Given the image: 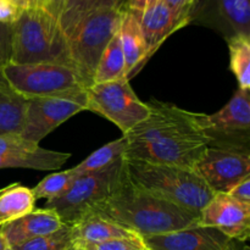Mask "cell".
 Listing matches in <instances>:
<instances>
[{"mask_svg":"<svg viewBox=\"0 0 250 250\" xmlns=\"http://www.w3.org/2000/svg\"><path fill=\"white\" fill-rule=\"evenodd\" d=\"M127 78L126 60L120 44L119 37L116 36L110 41L104 53L100 56L92 77L93 83H105Z\"/></svg>","mask_w":250,"mask_h":250,"instance_id":"cell-22","label":"cell"},{"mask_svg":"<svg viewBox=\"0 0 250 250\" xmlns=\"http://www.w3.org/2000/svg\"><path fill=\"white\" fill-rule=\"evenodd\" d=\"M205 127L212 139L248 142L250 129L249 90L238 88L229 103L217 112L204 116Z\"/></svg>","mask_w":250,"mask_h":250,"instance_id":"cell-13","label":"cell"},{"mask_svg":"<svg viewBox=\"0 0 250 250\" xmlns=\"http://www.w3.org/2000/svg\"><path fill=\"white\" fill-rule=\"evenodd\" d=\"M122 177L124 158L109 167L77 176L70 188L56 199L46 202L45 208L55 211L63 225L71 226L107 199L119 187Z\"/></svg>","mask_w":250,"mask_h":250,"instance_id":"cell-6","label":"cell"},{"mask_svg":"<svg viewBox=\"0 0 250 250\" xmlns=\"http://www.w3.org/2000/svg\"><path fill=\"white\" fill-rule=\"evenodd\" d=\"M199 224L217 229L231 241L246 242L250 234V205L227 193H215L199 212Z\"/></svg>","mask_w":250,"mask_h":250,"instance_id":"cell-11","label":"cell"},{"mask_svg":"<svg viewBox=\"0 0 250 250\" xmlns=\"http://www.w3.org/2000/svg\"><path fill=\"white\" fill-rule=\"evenodd\" d=\"M232 250H234V249H232Z\"/></svg>","mask_w":250,"mask_h":250,"instance_id":"cell-42","label":"cell"},{"mask_svg":"<svg viewBox=\"0 0 250 250\" xmlns=\"http://www.w3.org/2000/svg\"><path fill=\"white\" fill-rule=\"evenodd\" d=\"M149 116L122 134L125 160L171 165L193 170L212 137L205 127V114L188 111L170 103L146 102Z\"/></svg>","mask_w":250,"mask_h":250,"instance_id":"cell-1","label":"cell"},{"mask_svg":"<svg viewBox=\"0 0 250 250\" xmlns=\"http://www.w3.org/2000/svg\"><path fill=\"white\" fill-rule=\"evenodd\" d=\"M163 1L177 14L193 19V12L198 0H163Z\"/></svg>","mask_w":250,"mask_h":250,"instance_id":"cell-33","label":"cell"},{"mask_svg":"<svg viewBox=\"0 0 250 250\" xmlns=\"http://www.w3.org/2000/svg\"><path fill=\"white\" fill-rule=\"evenodd\" d=\"M72 247V233L70 225H62L60 229L50 234L37 237L19 244L12 250H70Z\"/></svg>","mask_w":250,"mask_h":250,"instance_id":"cell-27","label":"cell"},{"mask_svg":"<svg viewBox=\"0 0 250 250\" xmlns=\"http://www.w3.org/2000/svg\"><path fill=\"white\" fill-rule=\"evenodd\" d=\"M60 217L50 209H34L29 214L1 226V233L9 248L37 237L50 234L62 227Z\"/></svg>","mask_w":250,"mask_h":250,"instance_id":"cell-15","label":"cell"},{"mask_svg":"<svg viewBox=\"0 0 250 250\" xmlns=\"http://www.w3.org/2000/svg\"><path fill=\"white\" fill-rule=\"evenodd\" d=\"M1 71L7 84L26 99L72 94L90 85L75 67L60 63L7 62Z\"/></svg>","mask_w":250,"mask_h":250,"instance_id":"cell-5","label":"cell"},{"mask_svg":"<svg viewBox=\"0 0 250 250\" xmlns=\"http://www.w3.org/2000/svg\"><path fill=\"white\" fill-rule=\"evenodd\" d=\"M133 14L138 19L143 33L146 50H148V59L153 56V54L171 34L192 21L190 17L183 16L173 11L163 0L144 11L133 12Z\"/></svg>","mask_w":250,"mask_h":250,"instance_id":"cell-14","label":"cell"},{"mask_svg":"<svg viewBox=\"0 0 250 250\" xmlns=\"http://www.w3.org/2000/svg\"><path fill=\"white\" fill-rule=\"evenodd\" d=\"M77 248V247H76ZM87 250H148L143 239L141 237H132V238H119L112 241L104 242L94 246L83 247Z\"/></svg>","mask_w":250,"mask_h":250,"instance_id":"cell-29","label":"cell"},{"mask_svg":"<svg viewBox=\"0 0 250 250\" xmlns=\"http://www.w3.org/2000/svg\"><path fill=\"white\" fill-rule=\"evenodd\" d=\"M23 12L19 0H0V23L12 26Z\"/></svg>","mask_w":250,"mask_h":250,"instance_id":"cell-30","label":"cell"},{"mask_svg":"<svg viewBox=\"0 0 250 250\" xmlns=\"http://www.w3.org/2000/svg\"><path fill=\"white\" fill-rule=\"evenodd\" d=\"M216 11L231 36L250 37V0H215Z\"/></svg>","mask_w":250,"mask_h":250,"instance_id":"cell-23","label":"cell"},{"mask_svg":"<svg viewBox=\"0 0 250 250\" xmlns=\"http://www.w3.org/2000/svg\"><path fill=\"white\" fill-rule=\"evenodd\" d=\"M120 44L126 60L127 80H131L149 60L148 50L138 19L129 10L124 9L117 31Z\"/></svg>","mask_w":250,"mask_h":250,"instance_id":"cell-17","label":"cell"},{"mask_svg":"<svg viewBox=\"0 0 250 250\" xmlns=\"http://www.w3.org/2000/svg\"><path fill=\"white\" fill-rule=\"evenodd\" d=\"M49 4V0H38V9H44L48 6Z\"/></svg>","mask_w":250,"mask_h":250,"instance_id":"cell-38","label":"cell"},{"mask_svg":"<svg viewBox=\"0 0 250 250\" xmlns=\"http://www.w3.org/2000/svg\"><path fill=\"white\" fill-rule=\"evenodd\" d=\"M148 250H232L233 243L229 238L211 227L202 225L168 232L158 236L144 237Z\"/></svg>","mask_w":250,"mask_h":250,"instance_id":"cell-12","label":"cell"},{"mask_svg":"<svg viewBox=\"0 0 250 250\" xmlns=\"http://www.w3.org/2000/svg\"><path fill=\"white\" fill-rule=\"evenodd\" d=\"M89 212L129 229L141 238L199 225V214L176 207L134 187L127 180L125 168L119 187Z\"/></svg>","mask_w":250,"mask_h":250,"instance_id":"cell-2","label":"cell"},{"mask_svg":"<svg viewBox=\"0 0 250 250\" xmlns=\"http://www.w3.org/2000/svg\"><path fill=\"white\" fill-rule=\"evenodd\" d=\"M85 95L87 110L111 121L122 134L149 116V106L137 97L127 78L93 83L85 89Z\"/></svg>","mask_w":250,"mask_h":250,"instance_id":"cell-9","label":"cell"},{"mask_svg":"<svg viewBox=\"0 0 250 250\" xmlns=\"http://www.w3.org/2000/svg\"><path fill=\"white\" fill-rule=\"evenodd\" d=\"M76 177L77 175L73 172L72 168L53 173L43 178L38 185H36V187L31 188L32 193L36 200L46 199V202H50L62 195L70 188Z\"/></svg>","mask_w":250,"mask_h":250,"instance_id":"cell-26","label":"cell"},{"mask_svg":"<svg viewBox=\"0 0 250 250\" xmlns=\"http://www.w3.org/2000/svg\"><path fill=\"white\" fill-rule=\"evenodd\" d=\"M124 168L134 187L195 214H199L215 194L189 168L125 159Z\"/></svg>","mask_w":250,"mask_h":250,"instance_id":"cell-3","label":"cell"},{"mask_svg":"<svg viewBox=\"0 0 250 250\" xmlns=\"http://www.w3.org/2000/svg\"><path fill=\"white\" fill-rule=\"evenodd\" d=\"M158 1H160V0H126V7L125 9L133 12H141L148 9V7L153 6Z\"/></svg>","mask_w":250,"mask_h":250,"instance_id":"cell-34","label":"cell"},{"mask_svg":"<svg viewBox=\"0 0 250 250\" xmlns=\"http://www.w3.org/2000/svg\"><path fill=\"white\" fill-rule=\"evenodd\" d=\"M227 194L243 204L250 205V176L237 183Z\"/></svg>","mask_w":250,"mask_h":250,"instance_id":"cell-32","label":"cell"},{"mask_svg":"<svg viewBox=\"0 0 250 250\" xmlns=\"http://www.w3.org/2000/svg\"><path fill=\"white\" fill-rule=\"evenodd\" d=\"M4 83H7L6 81H5L4 76H2V71H1V67H0V84H4Z\"/></svg>","mask_w":250,"mask_h":250,"instance_id":"cell-39","label":"cell"},{"mask_svg":"<svg viewBox=\"0 0 250 250\" xmlns=\"http://www.w3.org/2000/svg\"><path fill=\"white\" fill-rule=\"evenodd\" d=\"M11 58V26L0 23V67Z\"/></svg>","mask_w":250,"mask_h":250,"instance_id":"cell-31","label":"cell"},{"mask_svg":"<svg viewBox=\"0 0 250 250\" xmlns=\"http://www.w3.org/2000/svg\"><path fill=\"white\" fill-rule=\"evenodd\" d=\"M124 5L125 0H65L58 19L59 26L67 38L85 17L103 10L124 9Z\"/></svg>","mask_w":250,"mask_h":250,"instance_id":"cell-18","label":"cell"},{"mask_svg":"<svg viewBox=\"0 0 250 250\" xmlns=\"http://www.w3.org/2000/svg\"><path fill=\"white\" fill-rule=\"evenodd\" d=\"M124 9L103 10L85 17L66 38L71 63L90 84L100 56L119 31Z\"/></svg>","mask_w":250,"mask_h":250,"instance_id":"cell-7","label":"cell"},{"mask_svg":"<svg viewBox=\"0 0 250 250\" xmlns=\"http://www.w3.org/2000/svg\"><path fill=\"white\" fill-rule=\"evenodd\" d=\"M21 7L24 10L38 9V0H19Z\"/></svg>","mask_w":250,"mask_h":250,"instance_id":"cell-36","label":"cell"},{"mask_svg":"<svg viewBox=\"0 0 250 250\" xmlns=\"http://www.w3.org/2000/svg\"><path fill=\"white\" fill-rule=\"evenodd\" d=\"M41 146L24 139L21 134L0 136V155L7 154H31L39 150Z\"/></svg>","mask_w":250,"mask_h":250,"instance_id":"cell-28","label":"cell"},{"mask_svg":"<svg viewBox=\"0 0 250 250\" xmlns=\"http://www.w3.org/2000/svg\"><path fill=\"white\" fill-rule=\"evenodd\" d=\"M9 248V246H7L6 241L4 239V237H2V233H1V226H0V250H5Z\"/></svg>","mask_w":250,"mask_h":250,"instance_id":"cell-37","label":"cell"},{"mask_svg":"<svg viewBox=\"0 0 250 250\" xmlns=\"http://www.w3.org/2000/svg\"><path fill=\"white\" fill-rule=\"evenodd\" d=\"M125 149H126V141H125V137L122 136L121 138L110 142L93 151L82 163L72 167L73 172L77 176H81L109 167L110 165L124 158Z\"/></svg>","mask_w":250,"mask_h":250,"instance_id":"cell-25","label":"cell"},{"mask_svg":"<svg viewBox=\"0 0 250 250\" xmlns=\"http://www.w3.org/2000/svg\"><path fill=\"white\" fill-rule=\"evenodd\" d=\"M9 62L72 66L68 56L67 39L60 29L58 20L44 9L24 10L11 26V58Z\"/></svg>","mask_w":250,"mask_h":250,"instance_id":"cell-4","label":"cell"},{"mask_svg":"<svg viewBox=\"0 0 250 250\" xmlns=\"http://www.w3.org/2000/svg\"><path fill=\"white\" fill-rule=\"evenodd\" d=\"M63 2L65 0H49L48 6L45 7V11L49 12L53 17H55L56 20L59 19V15H60L61 9L63 6Z\"/></svg>","mask_w":250,"mask_h":250,"instance_id":"cell-35","label":"cell"},{"mask_svg":"<svg viewBox=\"0 0 250 250\" xmlns=\"http://www.w3.org/2000/svg\"><path fill=\"white\" fill-rule=\"evenodd\" d=\"M36 198L28 187L12 183L0 189V226L33 211Z\"/></svg>","mask_w":250,"mask_h":250,"instance_id":"cell-20","label":"cell"},{"mask_svg":"<svg viewBox=\"0 0 250 250\" xmlns=\"http://www.w3.org/2000/svg\"><path fill=\"white\" fill-rule=\"evenodd\" d=\"M83 110H87L85 90L27 99L21 136L27 141L39 144L61 124Z\"/></svg>","mask_w":250,"mask_h":250,"instance_id":"cell-10","label":"cell"},{"mask_svg":"<svg viewBox=\"0 0 250 250\" xmlns=\"http://www.w3.org/2000/svg\"><path fill=\"white\" fill-rule=\"evenodd\" d=\"M193 171L214 193H229L250 176L248 142L212 139L193 166Z\"/></svg>","mask_w":250,"mask_h":250,"instance_id":"cell-8","label":"cell"},{"mask_svg":"<svg viewBox=\"0 0 250 250\" xmlns=\"http://www.w3.org/2000/svg\"><path fill=\"white\" fill-rule=\"evenodd\" d=\"M5 250H12L11 248H7V249H5Z\"/></svg>","mask_w":250,"mask_h":250,"instance_id":"cell-41","label":"cell"},{"mask_svg":"<svg viewBox=\"0 0 250 250\" xmlns=\"http://www.w3.org/2000/svg\"><path fill=\"white\" fill-rule=\"evenodd\" d=\"M229 68L238 82V88L250 90V37L234 34L227 38Z\"/></svg>","mask_w":250,"mask_h":250,"instance_id":"cell-24","label":"cell"},{"mask_svg":"<svg viewBox=\"0 0 250 250\" xmlns=\"http://www.w3.org/2000/svg\"><path fill=\"white\" fill-rule=\"evenodd\" d=\"M70 250H87V249H83V248H76V247H71Z\"/></svg>","mask_w":250,"mask_h":250,"instance_id":"cell-40","label":"cell"},{"mask_svg":"<svg viewBox=\"0 0 250 250\" xmlns=\"http://www.w3.org/2000/svg\"><path fill=\"white\" fill-rule=\"evenodd\" d=\"M70 153L48 150L42 148L31 154L0 155V168H31L38 171H54L65 165Z\"/></svg>","mask_w":250,"mask_h":250,"instance_id":"cell-19","label":"cell"},{"mask_svg":"<svg viewBox=\"0 0 250 250\" xmlns=\"http://www.w3.org/2000/svg\"><path fill=\"white\" fill-rule=\"evenodd\" d=\"M27 99L7 83L0 84V136L21 134Z\"/></svg>","mask_w":250,"mask_h":250,"instance_id":"cell-21","label":"cell"},{"mask_svg":"<svg viewBox=\"0 0 250 250\" xmlns=\"http://www.w3.org/2000/svg\"><path fill=\"white\" fill-rule=\"evenodd\" d=\"M71 233L72 247L77 248L94 246L112 239L139 237L129 229L93 212L84 215L82 219L71 225Z\"/></svg>","mask_w":250,"mask_h":250,"instance_id":"cell-16","label":"cell"}]
</instances>
